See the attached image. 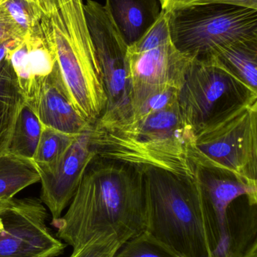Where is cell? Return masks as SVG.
Masks as SVG:
<instances>
[{"label":"cell","mask_w":257,"mask_h":257,"mask_svg":"<svg viewBox=\"0 0 257 257\" xmlns=\"http://www.w3.org/2000/svg\"><path fill=\"white\" fill-rule=\"evenodd\" d=\"M53 224L57 237L77 251L114 236L126 242L145 230L144 180L141 166L95 155L66 214Z\"/></svg>","instance_id":"cell-1"},{"label":"cell","mask_w":257,"mask_h":257,"mask_svg":"<svg viewBox=\"0 0 257 257\" xmlns=\"http://www.w3.org/2000/svg\"><path fill=\"white\" fill-rule=\"evenodd\" d=\"M141 167L145 238L170 257H213L220 231L196 175Z\"/></svg>","instance_id":"cell-2"},{"label":"cell","mask_w":257,"mask_h":257,"mask_svg":"<svg viewBox=\"0 0 257 257\" xmlns=\"http://www.w3.org/2000/svg\"><path fill=\"white\" fill-rule=\"evenodd\" d=\"M90 143L99 157L196 177V133L178 102L152 114L109 125H92Z\"/></svg>","instance_id":"cell-3"},{"label":"cell","mask_w":257,"mask_h":257,"mask_svg":"<svg viewBox=\"0 0 257 257\" xmlns=\"http://www.w3.org/2000/svg\"><path fill=\"white\" fill-rule=\"evenodd\" d=\"M175 48L190 59L211 58L225 47L257 39V9L225 3L167 12Z\"/></svg>","instance_id":"cell-4"},{"label":"cell","mask_w":257,"mask_h":257,"mask_svg":"<svg viewBox=\"0 0 257 257\" xmlns=\"http://www.w3.org/2000/svg\"><path fill=\"white\" fill-rule=\"evenodd\" d=\"M197 166L257 185V101L228 111L196 133Z\"/></svg>","instance_id":"cell-5"},{"label":"cell","mask_w":257,"mask_h":257,"mask_svg":"<svg viewBox=\"0 0 257 257\" xmlns=\"http://www.w3.org/2000/svg\"><path fill=\"white\" fill-rule=\"evenodd\" d=\"M255 101L257 92L215 57L190 59L177 97L183 117L196 133L228 111Z\"/></svg>","instance_id":"cell-6"},{"label":"cell","mask_w":257,"mask_h":257,"mask_svg":"<svg viewBox=\"0 0 257 257\" xmlns=\"http://www.w3.org/2000/svg\"><path fill=\"white\" fill-rule=\"evenodd\" d=\"M84 12L107 96L105 110L95 123L113 124L126 120L132 111V87L127 56L128 46L104 6L87 0Z\"/></svg>","instance_id":"cell-7"},{"label":"cell","mask_w":257,"mask_h":257,"mask_svg":"<svg viewBox=\"0 0 257 257\" xmlns=\"http://www.w3.org/2000/svg\"><path fill=\"white\" fill-rule=\"evenodd\" d=\"M127 56L132 87L131 108L151 92L165 87L178 90L190 60L172 43L167 14L162 10L150 30L128 47Z\"/></svg>","instance_id":"cell-8"},{"label":"cell","mask_w":257,"mask_h":257,"mask_svg":"<svg viewBox=\"0 0 257 257\" xmlns=\"http://www.w3.org/2000/svg\"><path fill=\"white\" fill-rule=\"evenodd\" d=\"M48 211L36 198L8 201L0 211V257H56L66 245L47 226Z\"/></svg>","instance_id":"cell-9"},{"label":"cell","mask_w":257,"mask_h":257,"mask_svg":"<svg viewBox=\"0 0 257 257\" xmlns=\"http://www.w3.org/2000/svg\"><path fill=\"white\" fill-rule=\"evenodd\" d=\"M23 97L44 126L72 136L92 127L72 105L57 63L49 75L35 81Z\"/></svg>","instance_id":"cell-10"},{"label":"cell","mask_w":257,"mask_h":257,"mask_svg":"<svg viewBox=\"0 0 257 257\" xmlns=\"http://www.w3.org/2000/svg\"><path fill=\"white\" fill-rule=\"evenodd\" d=\"M91 130L77 136L58 167L52 173L38 172L40 200L51 213L52 223L70 203L86 169L96 154L90 143Z\"/></svg>","instance_id":"cell-11"},{"label":"cell","mask_w":257,"mask_h":257,"mask_svg":"<svg viewBox=\"0 0 257 257\" xmlns=\"http://www.w3.org/2000/svg\"><path fill=\"white\" fill-rule=\"evenodd\" d=\"M196 175L217 219L220 237L227 232L228 210L232 202L246 196L250 205H256L257 185L247 184L232 174L202 166H197Z\"/></svg>","instance_id":"cell-12"},{"label":"cell","mask_w":257,"mask_h":257,"mask_svg":"<svg viewBox=\"0 0 257 257\" xmlns=\"http://www.w3.org/2000/svg\"><path fill=\"white\" fill-rule=\"evenodd\" d=\"M7 59L22 96L35 81L49 75L57 64L54 48L41 31L39 22L9 52Z\"/></svg>","instance_id":"cell-13"},{"label":"cell","mask_w":257,"mask_h":257,"mask_svg":"<svg viewBox=\"0 0 257 257\" xmlns=\"http://www.w3.org/2000/svg\"><path fill=\"white\" fill-rule=\"evenodd\" d=\"M104 7L128 47L150 30L161 12L158 0H106Z\"/></svg>","instance_id":"cell-14"},{"label":"cell","mask_w":257,"mask_h":257,"mask_svg":"<svg viewBox=\"0 0 257 257\" xmlns=\"http://www.w3.org/2000/svg\"><path fill=\"white\" fill-rule=\"evenodd\" d=\"M24 103L13 68L6 58L0 63V157L9 151L14 128Z\"/></svg>","instance_id":"cell-15"},{"label":"cell","mask_w":257,"mask_h":257,"mask_svg":"<svg viewBox=\"0 0 257 257\" xmlns=\"http://www.w3.org/2000/svg\"><path fill=\"white\" fill-rule=\"evenodd\" d=\"M33 160L7 152L0 157V201L15 198L21 190L39 182Z\"/></svg>","instance_id":"cell-16"},{"label":"cell","mask_w":257,"mask_h":257,"mask_svg":"<svg viewBox=\"0 0 257 257\" xmlns=\"http://www.w3.org/2000/svg\"><path fill=\"white\" fill-rule=\"evenodd\" d=\"M215 57L240 81L257 92V39L225 47Z\"/></svg>","instance_id":"cell-17"},{"label":"cell","mask_w":257,"mask_h":257,"mask_svg":"<svg viewBox=\"0 0 257 257\" xmlns=\"http://www.w3.org/2000/svg\"><path fill=\"white\" fill-rule=\"evenodd\" d=\"M76 137L42 125L40 138L32 160L36 170L45 173L54 172Z\"/></svg>","instance_id":"cell-18"},{"label":"cell","mask_w":257,"mask_h":257,"mask_svg":"<svg viewBox=\"0 0 257 257\" xmlns=\"http://www.w3.org/2000/svg\"><path fill=\"white\" fill-rule=\"evenodd\" d=\"M42 132V124L34 113L24 103L17 119L9 151L32 160Z\"/></svg>","instance_id":"cell-19"},{"label":"cell","mask_w":257,"mask_h":257,"mask_svg":"<svg viewBox=\"0 0 257 257\" xmlns=\"http://www.w3.org/2000/svg\"><path fill=\"white\" fill-rule=\"evenodd\" d=\"M3 5L19 33L25 37L39 24L40 15L35 2L3 0Z\"/></svg>","instance_id":"cell-20"},{"label":"cell","mask_w":257,"mask_h":257,"mask_svg":"<svg viewBox=\"0 0 257 257\" xmlns=\"http://www.w3.org/2000/svg\"><path fill=\"white\" fill-rule=\"evenodd\" d=\"M178 91L174 87H165L151 92L132 107L130 117L146 115L174 106L178 102Z\"/></svg>","instance_id":"cell-21"},{"label":"cell","mask_w":257,"mask_h":257,"mask_svg":"<svg viewBox=\"0 0 257 257\" xmlns=\"http://www.w3.org/2000/svg\"><path fill=\"white\" fill-rule=\"evenodd\" d=\"M114 257H170L157 246L149 242L143 234L123 244Z\"/></svg>","instance_id":"cell-22"},{"label":"cell","mask_w":257,"mask_h":257,"mask_svg":"<svg viewBox=\"0 0 257 257\" xmlns=\"http://www.w3.org/2000/svg\"><path fill=\"white\" fill-rule=\"evenodd\" d=\"M123 244L124 241L114 236L98 238L72 252L70 257H114Z\"/></svg>","instance_id":"cell-23"},{"label":"cell","mask_w":257,"mask_h":257,"mask_svg":"<svg viewBox=\"0 0 257 257\" xmlns=\"http://www.w3.org/2000/svg\"><path fill=\"white\" fill-rule=\"evenodd\" d=\"M161 10L166 12L199 5L225 3L257 9V0H158Z\"/></svg>","instance_id":"cell-24"},{"label":"cell","mask_w":257,"mask_h":257,"mask_svg":"<svg viewBox=\"0 0 257 257\" xmlns=\"http://www.w3.org/2000/svg\"><path fill=\"white\" fill-rule=\"evenodd\" d=\"M3 1L0 0V42L10 39H24L8 14Z\"/></svg>","instance_id":"cell-25"},{"label":"cell","mask_w":257,"mask_h":257,"mask_svg":"<svg viewBox=\"0 0 257 257\" xmlns=\"http://www.w3.org/2000/svg\"><path fill=\"white\" fill-rule=\"evenodd\" d=\"M22 39H10V40L0 42V63L7 58L9 52L14 49Z\"/></svg>","instance_id":"cell-26"},{"label":"cell","mask_w":257,"mask_h":257,"mask_svg":"<svg viewBox=\"0 0 257 257\" xmlns=\"http://www.w3.org/2000/svg\"><path fill=\"white\" fill-rule=\"evenodd\" d=\"M257 244L256 240L253 241L251 245L247 248L245 252H244L242 255L240 257H257Z\"/></svg>","instance_id":"cell-27"},{"label":"cell","mask_w":257,"mask_h":257,"mask_svg":"<svg viewBox=\"0 0 257 257\" xmlns=\"http://www.w3.org/2000/svg\"><path fill=\"white\" fill-rule=\"evenodd\" d=\"M8 201H6V202H2V201H0V211L3 210V208H4L5 205H6V203H7Z\"/></svg>","instance_id":"cell-28"},{"label":"cell","mask_w":257,"mask_h":257,"mask_svg":"<svg viewBox=\"0 0 257 257\" xmlns=\"http://www.w3.org/2000/svg\"><path fill=\"white\" fill-rule=\"evenodd\" d=\"M28 1L35 2L34 0H28Z\"/></svg>","instance_id":"cell-29"}]
</instances>
